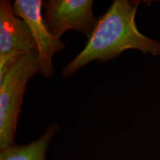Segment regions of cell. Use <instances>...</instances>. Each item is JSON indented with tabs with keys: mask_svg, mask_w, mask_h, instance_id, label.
Wrapping results in <instances>:
<instances>
[{
	"mask_svg": "<svg viewBox=\"0 0 160 160\" xmlns=\"http://www.w3.org/2000/svg\"><path fill=\"white\" fill-rule=\"evenodd\" d=\"M139 5V1L114 0L98 19L85 48L64 68L62 77H71L93 61L103 62L114 59L128 50H138L153 57L160 55L159 42L143 35L136 25Z\"/></svg>",
	"mask_w": 160,
	"mask_h": 160,
	"instance_id": "obj_1",
	"label": "cell"
},
{
	"mask_svg": "<svg viewBox=\"0 0 160 160\" xmlns=\"http://www.w3.org/2000/svg\"><path fill=\"white\" fill-rule=\"evenodd\" d=\"M41 0H16L13 11L17 17L25 21L34 40L40 68V74L49 79L53 74V57L65 48V43L51 34L45 25Z\"/></svg>",
	"mask_w": 160,
	"mask_h": 160,
	"instance_id": "obj_4",
	"label": "cell"
},
{
	"mask_svg": "<svg viewBox=\"0 0 160 160\" xmlns=\"http://www.w3.org/2000/svg\"><path fill=\"white\" fill-rule=\"evenodd\" d=\"M93 5L92 0H48L42 5L44 22L58 39L70 30L89 38L98 23Z\"/></svg>",
	"mask_w": 160,
	"mask_h": 160,
	"instance_id": "obj_3",
	"label": "cell"
},
{
	"mask_svg": "<svg viewBox=\"0 0 160 160\" xmlns=\"http://www.w3.org/2000/svg\"><path fill=\"white\" fill-rule=\"evenodd\" d=\"M37 51L25 21L14 14L8 0L0 2V78L22 56Z\"/></svg>",
	"mask_w": 160,
	"mask_h": 160,
	"instance_id": "obj_5",
	"label": "cell"
},
{
	"mask_svg": "<svg viewBox=\"0 0 160 160\" xmlns=\"http://www.w3.org/2000/svg\"><path fill=\"white\" fill-rule=\"evenodd\" d=\"M59 131V124H51L35 141L27 145L13 144L0 150V160H46L49 144Z\"/></svg>",
	"mask_w": 160,
	"mask_h": 160,
	"instance_id": "obj_6",
	"label": "cell"
},
{
	"mask_svg": "<svg viewBox=\"0 0 160 160\" xmlns=\"http://www.w3.org/2000/svg\"><path fill=\"white\" fill-rule=\"evenodd\" d=\"M40 74L37 51L22 56L0 78V150L14 144L27 85Z\"/></svg>",
	"mask_w": 160,
	"mask_h": 160,
	"instance_id": "obj_2",
	"label": "cell"
}]
</instances>
